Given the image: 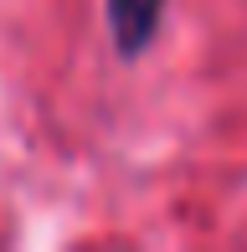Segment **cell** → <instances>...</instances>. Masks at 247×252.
I'll use <instances>...</instances> for the list:
<instances>
[{"instance_id":"1","label":"cell","mask_w":247,"mask_h":252,"mask_svg":"<svg viewBox=\"0 0 247 252\" xmlns=\"http://www.w3.org/2000/svg\"><path fill=\"white\" fill-rule=\"evenodd\" d=\"M165 21V0H108V31L124 57H139Z\"/></svg>"}]
</instances>
